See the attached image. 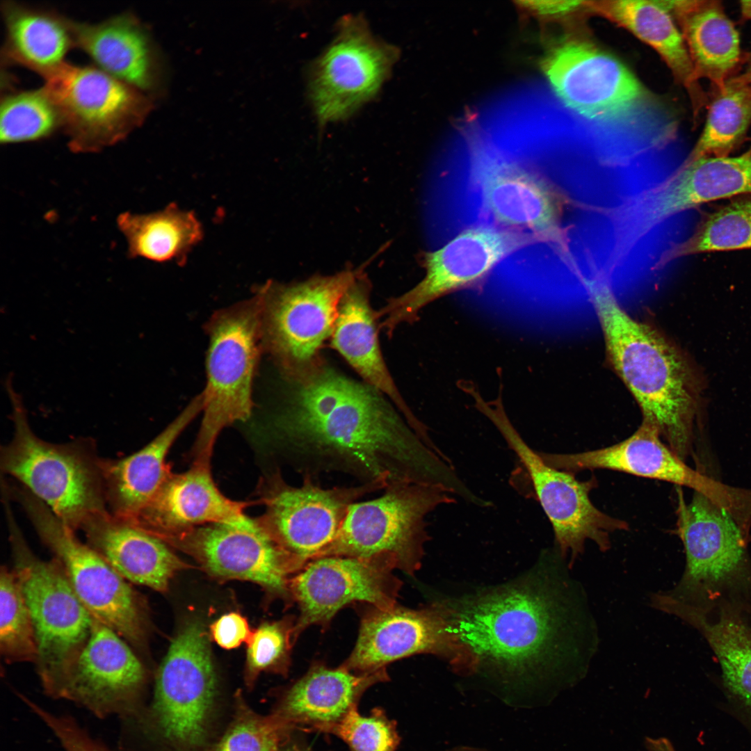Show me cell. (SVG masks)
Here are the masks:
<instances>
[{
  "mask_svg": "<svg viewBox=\"0 0 751 751\" xmlns=\"http://www.w3.org/2000/svg\"><path fill=\"white\" fill-rule=\"evenodd\" d=\"M289 380L291 391L275 426L302 460L304 475L338 471L385 488L452 481L450 460L430 448L371 385L321 363Z\"/></svg>",
  "mask_w": 751,
  "mask_h": 751,
  "instance_id": "6da1fadb",
  "label": "cell"
},
{
  "mask_svg": "<svg viewBox=\"0 0 751 751\" xmlns=\"http://www.w3.org/2000/svg\"><path fill=\"white\" fill-rule=\"evenodd\" d=\"M569 569L443 604L475 672L486 664L510 674L585 673L599 639L585 589Z\"/></svg>",
  "mask_w": 751,
  "mask_h": 751,
  "instance_id": "7a4b0ae2",
  "label": "cell"
},
{
  "mask_svg": "<svg viewBox=\"0 0 751 751\" xmlns=\"http://www.w3.org/2000/svg\"><path fill=\"white\" fill-rule=\"evenodd\" d=\"M604 332L612 365L653 426L684 461L692 454L703 408L704 382L688 359L618 305L605 276L581 278Z\"/></svg>",
  "mask_w": 751,
  "mask_h": 751,
  "instance_id": "3957f363",
  "label": "cell"
},
{
  "mask_svg": "<svg viewBox=\"0 0 751 751\" xmlns=\"http://www.w3.org/2000/svg\"><path fill=\"white\" fill-rule=\"evenodd\" d=\"M542 68L567 111L601 136L643 139L669 121L633 74L588 40L564 39Z\"/></svg>",
  "mask_w": 751,
  "mask_h": 751,
  "instance_id": "277c9868",
  "label": "cell"
},
{
  "mask_svg": "<svg viewBox=\"0 0 751 751\" xmlns=\"http://www.w3.org/2000/svg\"><path fill=\"white\" fill-rule=\"evenodd\" d=\"M678 493L677 531L686 567L670 597L684 602L715 599L747 579L751 490L711 478L689 503Z\"/></svg>",
  "mask_w": 751,
  "mask_h": 751,
  "instance_id": "5b68a950",
  "label": "cell"
},
{
  "mask_svg": "<svg viewBox=\"0 0 751 751\" xmlns=\"http://www.w3.org/2000/svg\"><path fill=\"white\" fill-rule=\"evenodd\" d=\"M208 637L189 623L172 640L155 676L150 706L122 720L123 734L139 732L173 751H203L217 694Z\"/></svg>",
  "mask_w": 751,
  "mask_h": 751,
  "instance_id": "8992f818",
  "label": "cell"
},
{
  "mask_svg": "<svg viewBox=\"0 0 751 751\" xmlns=\"http://www.w3.org/2000/svg\"><path fill=\"white\" fill-rule=\"evenodd\" d=\"M13 562L29 608L38 648L36 671L45 693L60 699L68 674L90 636L92 616L73 590L59 563L31 549L10 501L3 503Z\"/></svg>",
  "mask_w": 751,
  "mask_h": 751,
  "instance_id": "52a82bcc",
  "label": "cell"
},
{
  "mask_svg": "<svg viewBox=\"0 0 751 751\" xmlns=\"http://www.w3.org/2000/svg\"><path fill=\"white\" fill-rule=\"evenodd\" d=\"M12 439L0 451L1 474L14 478L76 532L108 512L94 439L52 443L38 437L22 411L14 414Z\"/></svg>",
  "mask_w": 751,
  "mask_h": 751,
  "instance_id": "ba28073f",
  "label": "cell"
},
{
  "mask_svg": "<svg viewBox=\"0 0 751 751\" xmlns=\"http://www.w3.org/2000/svg\"><path fill=\"white\" fill-rule=\"evenodd\" d=\"M209 344L202 420L193 449L195 462L211 464L213 449L227 426L252 414L253 379L262 345V305L254 295L215 312L206 325Z\"/></svg>",
  "mask_w": 751,
  "mask_h": 751,
  "instance_id": "9c48e42d",
  "label": "cell"
},
{
  "mask_svg": "<svg viewBox=\"0 0 751 751\" xmlns=\"http://www.w3.org/2000/svg\"><path fill=\"white\" fill-rule=\"evenodd\" d=\"M9 492L11 499L22 506L40 540L59 563L90 614L120 635L137 654L143 651L148 618L138 592L27 489L13 483Z\"/></svg>",
  "mask_w": 751,
  "mask_h": 751,
  "instance_id": "30bf717a",
  "label": "cell"
},
{
  "mask_svg": "<svg viewBox=\"0 0 751 751\" xmlns=\"http://www.w3.org/2000/svg\"><path fill=\"white\" fill-rule=\"evenodd\" d=\"M455 495L439 483L390 485L376 499L353 503L335 539L318 558L388 556L398 569L412 574L421 566L429 540L427 516L455 502Z\"/></svg>",
  "mask_w": 751,
  "mask_h": 751,
  "instance_id": "8fae6325",
  "label": "cell"
},
{
  "mask_svg": "<svg viewBox=\"0 0 751 751\" xmlns=\"http://www.w3.org/2000/svg\"><path fill=\"white\" fill-rule=\"evenodd\" d=\"M365 266L293 283L268 280L255 289L262 305L263 349L289 379L321 363L319 351L332 335L340 300Z\"/></svg>",
  "mask_w": 751,
  "mask_h": 751,
  "instance_id": "7c38bea8",
  "label": "cell"
},
{
  "mask_svg": "<svg viewBox=\"0 0 751 751\" xmlns=\"http://www.w3.org/2000/svg\"><path fill=\"white\" fill-rule=\"evenodd\" d=\"M45 79L74 152H96L123 140L152 107L144 92L95 65L65 62Z\"/></svg>",
  "mask_w": 751,
  "mask_h": 751,
  "instance_id": "4fadbf2b",
  "label": "cell"
},
{
  "mask_svg": "<svg viewBox=\"0 0 751 751\" xmlns=\"http://www.w3.org/2000/svg\"><path fill=\"white\" fill-rule=\"evenodd\" d=\"M487 417L519 459L533 494L552 525L556 549L563 559L569 558L570 568L583 553L587 541L606 551L611 547V534L628 530L627 522L599 510L591 501L590 492L597 484L595 478L579 481L574 473L547 464L521 437L503 407L490 410Z\"/></svg>",
  "mask_w": 751,
  "mask_h": 751,
  "instance_id": "5bb4252c",
  "label": "cell"
},
{
  "mask_svg": "<svg viewBox=\"0 0 751 751\" xmlns=\"http://www.w3.org/2000/svg\"><path fill=\"white\" fill-rule=\"evenodd\" d=\"M398 56L396 47L376 38L363 17H342L309 71V95L318 124L344 120L371 99Z\"/></svg>",
  "mask_w": 751,
  "mask_h": 751,
  "instance_id": "9a60e30c",
  "label": "cell"
},
{
  "mask_svg": "<svg viewBox=\"0 0 751 751\" xmlns=\"http://www.w3.org/2000/svg\"><path fill=\"white\" fill-rule=\"evenodd\" d=\"M542 242L527 232L478 226L466 229L440 249L423 252V279L412 289L387 301L377 318L389 336L400 323L412 322L426 305L457 290L481 282L502 259L527 245Z\"/></svg>",
  "mask_w": 751,
  "mask_h": 751,
  "instance_id": "2e32d148",
  "label": "cell"
},
{
  "mask_svg": "<svg viewBox=\"0 0 751 751\" xmlns=\"http://www.w3.org/2000/svg\"><path fill=\"white\" fill-rule=\"evenodd\" d=\"M471 174L483 205L507 229L530 232L572 262L561 227L563 198L546 179L498 152L489 143H469Z\"/></svg>",
  "mask_w": 751,
  "mask_h": 751,
  "instance_id": "e0dca14e",
  "label": "cell"
},
{
  "mask_svg": "<svg viewBox=\"0 0 751 751\" xmlns=\"http://www.w3.org/2000/svg\"><path fill=\"white\" fill-rule=\"evenodd\" d=\"M385 489L377 483L324 488L309 474L292 486L277 471L261 483L266 510L259 519L302 567L333 542L353 503Z\"/></svg>",
  "mask_w": 751,
  "mask_h": 751,
  "instance_id": "ac0fdd59",
  "label": "cell"
},
{
  "mask_svg": "<svg viewBox=\"0 0 751 751\" xmlns=\"http://www.w3.org/2000/svg\"><path fill=\"white\" fill-rule=\"evenodd\" d=\"M163 541L193 556L215 577L252 581L284 597L291 595L289 575L302 568L259 517L245 515L196 526Z\"/></svg>",
  "mask_w": 751,
  "mask_h": 751,
  "instance_id": "d6986e66",
  "label": "cell"
},
{
  "mask_svg": "<svg viewBox=\"0 0 751 751\" xmlns=\"http://www.w3.org/2000/svg\"><path fill=\"white\" fill-rule=\"evenodd\" d=\"M444 657L461 674L471 672L469 655L451 629L442 604L414 610L372 606L361 618L359 635L342 665L357 673L373 672L416 654Z\"/></svg>",
  "mask_w": 751,
  "mask_h": 751,
  "instance_id": "ffe728a7",
  "label": "cell"
},
{
  "mask_svg": "<svg viewBox=\"0 0 751 751\" xmlns=\"http://www.w3.org/2000/svg\"><path fill=\"white\" fill-rule=\"evenodd\" d=\"M396 568L388 556H330L307 563L289 581L290 594L300 608L293 639L311 625L327 626L350 603L366 602L378 608L396 605L401 585L392 574Z\"/></svg>",
  "mask_w": 751,
  "mask_h": 751,
  "instance_id": "44dd1931",
  "label": "cell"
},
{
  "mask_svg": "<svg viewBox=\"0 0 751 751\" xmlns=\"http://www.w3.org/2000/svg\"><path fill=\"white\" fill-rule=\"evenodd\" d=\"M147 680V670L133 647L92 616L90 636L68 674L60 699L99 718L118 716L123 720L144 707Z\"/></svg>",
  "mask_w": 751,
  "mask_h": 751,
  "instance_id": "7402d4cb",
  "label": "cell"
},
{
  "mask_svg": "<svg viewBox=\"0 0 751 751\" xmlns=\"http://www.w3.org/2000/svg\"><path fill=\"white\" fill-rule=\"evenodd\" d=\"M751 193V145L738 156L686 161L661 184L637 195L640 225L652 230L672 215L722 198Z\"/></svg>",
  "mask_w": 751,
  "mask_h": 751,
  "instance_id": "603a6c76",
  "label": "cell"
},
{
  "mask_svg": "<svg viewBox=\"0 0 751 751\" xmlns=\"http://www.w3.org/2000/svg\"><path fill=\"white\" fill-rule=\"evenodd\" d=\"M250 504L229 499L219 490L211 464L193 462L184 473L171 471L151 501L129 522L163 540L196 526L236 520Z\"/></svg>",
  "mask_w": 751,
  "mask_h": 751,
  "instance_id": "cb8c5ba5",
  "label": "cell"
},
{
  "mask_svg": "<svg viewBox=\"0 0 751 751\" xmlns=\"http://www.w3.org/2000/svg\"><path fill=\"white\" fill-rule=\"evenodd\" d=\"M539 453L549 465L574 474L610 469L693 491L704 487L711 478L688 466L663 441L656 428L643 421L630 437L609 446L574 453Z\"/></svg>",
  "mask_w": 751,
  "mask_h": 751,
  "instance_id": "d4e9b609",
  "label": "cell"
},
{
  "mask_svg": "<svg viewBox=\"0 0 751 751\" xmlns=\"http://www.w3.org/2000/svg\"><path fill=\"white\" fill-rule=\"evenodd\" d=\"M371 284L364 272L344 293L330 337V346L360 375L366 383L387 395L420 437L427 428L401 396L383 360L378 337L376 312L371 307Z\"/></svg>",
  "mask_w": 751,
  "mask_h": 751,
  "instance_id": "484cf974",
  "label": "cell"
},
{
  "mask_svg": "<svg viewBox=\"0 0 751 751\" xmlns=\"http://www.w3.org/2000/svg\"><path fill=\"white\" fill-rule=\"evenodd\" d=\"M202 405L200 394L159 435L139 451L118 459L102 458L104 494L111 514L129 521L147 506L171 472V467L166 462L169 450L184 430L202 411Z\"/></svg>",
  "mask_w": 751,
  "mask_h": 751,
  "instance_id": "4316f807",
  "label": "cell"
},
{
  "mask_svg": "<svg viewBox=\"0 0 751 751\" xmlns=\"http://www.w3.org/2000/svg\"><path fill=\"white\" fill-rule=\"evenodd\" d=\"M86 543L127 581L163 592L187 565L168 544L135 524L108 511L81 527Z\"/></svg>",
  "mask_w": 751,
  "mask_h": 751,
  "instance_id": "83f0119b",
  "label": "cell"
},
{
  "mask_svg": "<svg viewBox=\"0 0 751 751\" xmlns=\"http://www.w3.org/2000/svg\"><path fill=\"white\" fill-rule=\"evenodd\" d=\"M74 31L76 47L102 71L144 93L157 86L159 66L154 45L132 13L94 24L74 22Z\"/></svg>",
  "mask_w": 751,
  "mask_h": 751,
  "instance_id": "f1b7e54d",
  "label": "cell"
},
{
  "mask_svg": "<svg viewBox=\"0 0 751 751\" xmlns=\"http://www.w3.org/2000/svg\"><path fill=\"white\" fill-rule=\"evenodd\" d=\"M387 679L385 669L357 673L316 664L284 694L273 712L293 728L307 725L328 731L352 709L371 685Z\"/></svg>",
  "mask_w": 751,
  "mask_h": 751,
  "instance_id": "f546056e",
  "label": "cell"
},
{
  "mask_svg": "<svg viewBox=\"0 0 751 751\" xmlns=\"http://www.w3.org/2000/svg\"><path fill=\"white\" fill-rule=\"evenodd\" d=\"M681 26L697 79L712 88L734 75L742 60L739 34L718 1H660Z\"/></svg>",
  "mask_w": 751,
  "mask_h": 751,
  "instance_id": "4dcf8cb0",
  "label": "cell"
},
{
  "mask_svg": "<svg viewBox=\"0 0 751 751\" xmlns=\"http://www.w3.org/2000/svg\"><path fill=\"white\" fill-rule=\"evenodd\" d=\"M586 10L627 29L655 49L686 89L694 119L708 104L709 97L697 79L681 31L660 1H586Z\"/></svg>",
  "mask_w": 751,
  "mask_h": 751,
  "instance_id": "1f68e13d",
  "label": "cell"
},
{
  "mask_svg": "<svg viewBox=\"0 0 751 751\" xmlns=\"http://www.w3.org/2000/svg\"><path fill=\"white\" fill-rule=\"evenodd\" d=\"M1 12L6 63L26 67L46 79L65 63V55L76 47L74 22L55 11L6 1Z\"/></svg>",
  "mask_w": 751,
  "mask_h": 751,
  "instance_id": "d6a6232c",
  "label": "cell"
},
{
  "mask_svg": "<svg viewBox=\"0 0 751 751\" xmlns=\"http://www.w3.org/2000/svg\"><path fill=\"white\" fill-rule=\"evenodd\" d=\"M663 612L695 627L720 665L728 687L751 706V623L732 608L706 610L697 604L668 601Z\"/></svg>",
  "mask_w": 751,
  "mask_h": 751,
  "instance_id": "836d02e7",
  "label": "cell"
},
{
  "mask_svg": "<svg viewBox=\"0 0 751 751\" xmlns=\"http://www.w3.org/2000/svg\"><path fill=\"white\" fill-rule=\"evenodd\" d=\"M117 225L127 241L130 257L160 263H183L204 234L195 213L172 202L150 213H122Z\"/></svg>",
  "mask_w": 751,
  "mask_h": 751,
  "instance_id": "e575fe53",
  "label": "cell"
},
{
  "mask_svg": "<svg viewBox=\"0 0 751 751\" xmlns=\"http://www.w3.org/2000/svg\"><path fill=\"white\" fill-rule=\"evenodd\" d=\"M712 89L704 129L686 161L730 156L751 126V76L747 72Z\"/></svg>",
  "mask_w": 751,
  "mask_h": 751,
  "instance_id": "d590c367",
  "label": "cell"
},
{
  "mask_svg": "<svg viewBox=\"0 0 751 751\" xmlns=\"http://www.w3.org/2000/svg\"><path fill=\"white\" fill-rule=\"evenodd\" d=\"M751 249V197L730 202L711 213L688 240L662 254L658 266L693 254Z\"/></svg>",
  "mask_w": 751,
  "mask_h": 751,
  "instance_id": "8d00e7d4",
  "label": "cell"
},
{
  "mask_svg": "<svg viewBox=\"0 0 751 751\" xmlns=\"http://www.w3.org/2000/svg\"><path fill=\"white\" fill-rule=\"evenodd\" d=\"M0 106L2 144L44 139L62 127L58 108L45 86L8 92Z\"/></svg>",
  "mask_w": 751,
  "mask_h": 751,
  "instance_id": "74e56055",
  "label": "cell"
},
{
  "mask_svg": "<svg viewBox=\"0 0 751 751\" xmlns=\"http://www.w3.org/2000/svg\"><path fill=\"white\" fill-rule=\"evenodd\" d=\"M0 652L8 664L35 663L38 648L31 615L13 569L0 571Z\"/></svg>",
  "mask_w": 751,
  "mask_h": 751,
  "instance_id": "f35d334b",
  "label": "cell"
},
{
  "mask_svg": "<svg viewBox=\"0 0 751 751\" xmlns=\"http://www.w3.org/2000/svg\"><path fill=\"white\" fill-rule=\"evenodd\" d=\"M292 727L272 713L255 712L237 695L234 714L223 736L203 751H282Z\"/></svg>",
  "mask_w": 751,
  "mask_h": 751,
  "instance_id": "ab89813d",
  "label": "cell"
},
{
  "mask_svg": "<svg viewBox=\"0 0 751 751\" xmlns=\"http://www.w3.org/2000/svg\"><path fill=\"white\" fill-rule=\"evenodd\" d=\"M289 623L266 622L252 632L247 650L245 679L249 686L262 671L286 672L289 662L291 636L293 638L294 630Z\"/></svg>",
  "mask_w": 751,
  "mask_h": 751,
  "instance_id": "60d3db41",
  "label": "cell"
},
{
  "mask_svg": "<svg viewBox=\"0 0 751 751\" xmlns=\"http://www.w3.org/2000/svg\"><path fill=\"white\" fill-rule=\"evenodd\" d=\"M327 732L339 736L353 751H395L399 741L394 724L379 709L365 717L355 706Z\"/></svg>",
  "mask_w": 751,
  "mask_h": 751,
  "instance_id": "b9f144b4",
  "label": "cell"
},
{
  "mask_svg": "<svg viewBox=\"0 0 751 751\" xmlns=\"http://www.w3.org/2000/svg\"><path fill=\"white\" fill-rule=\"evenodd\" d=\"M20 698L52 731L65 751H115L91 736L72 717L49 712L24 695Z\"/></svg>",
  "mask_w": 751,
  "mask_h": 751,
  "instance_id": "7bdbcfd3",
  "label": "cell"
},
{
  "mask_svg": "<svg viewBox=\"0 0 751 751\" xmlns=\"http://www.w3.org/2000/svg\"><path fill=\"white\" fill-rule=\"evenodd\" d=\"M214 641L221 647L231 649L248 642L252 632L248 621L241 614L229 613L220 617L211 626Z\"/></svg>",
  "mask_w": 751,
  "mask_h": 751,
  "instance_id": "ee69618b",
  "label": "cell"
},
{
  "mask_svg": "<svg viewBox=\"0 0 751 751\" xmlns=\"http://www.w3.org/2000/svg\"><path fill=\"white\" fill-rule=\"evenodd\" d=\"M522 3L538 15L549 17L565 16L586 9V1H535Z\"/></svg>",
  "mask_w": 751,
  "mask_h": 751,
  "instance_id": "f6af8a7d",
  "label": "cell"
},
{
  "mask_svg": "<svg viewBox=\"0 0 751 751\" xmlns=\"http://www.w3.org/2000/svg\"><path fill=\"white\" fill-rule=\"evenodd\" d=\"M645 745L648 751H675L671 743L665 738H647Z\"/></svg>",
  "mask_w": 751,
  "mask_h": 751,
  "instance_id": "bcb514c9",
  "label": "cell"
},
{
  "mask_svg": "<svg viewBox=\"0 0 751 751\" xmlns=\"http://www.w3.org/2000/svg\"><path fill=\"white\" fill-rule=\"evenodd\" d=\"M740 10L744 20H751V1H740Z\"/></svg>",
  "mask_w": 751,
  "mask_h": 751,
  "instance_id": "7dc6e473",
  "label": "cell"
},
{
  "mask_svg": "<svg viewBox=\"0 0 751 751\" xmlns=\"http://www.w3.org/2000/svg\"><path fill=\"white\" fill-rule=\"evenodd\" d=\"M746 72H748V74H749L750 75V76H751V56H750V59H749V64H748V70H747V71H746Z\"/></svg>",
  "mask_w": 751,
  "mask_h": 751,
  "instance_id": "c3c4849f",
  "label": "cell"
},
{
  "mask_svg": "<svg viewBox=\"0 0 751 751\" xmlns=\"http://www.w3.org/2000/svg\"><path fill=\"white\" fill-rule=\"evenodd\" d=\"M285 751H304V750H299L298 748H292V749H289V750H285Z\"/></svg>",
  "mask_w": 751,
  "mask_h": 751,
  "instance_id": "681fc988",
  "label": "cell"
},
{
  "mask_svg": "<svg viewBox=\"0 0 751 751\" xmlns=\"http://www.w3.org/2000/svg\"><path fill=\"white\" fill-rule=\"evenodd\" d=\"M457 751H478V750H473V749H467H467H461V750H457Z\"/></svg>",
  "mask_w": 751,
  "mask_h": 751,
  "instance_id": "f907efd6",
  "label": "cell"
}]
</instances>
